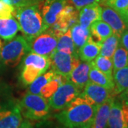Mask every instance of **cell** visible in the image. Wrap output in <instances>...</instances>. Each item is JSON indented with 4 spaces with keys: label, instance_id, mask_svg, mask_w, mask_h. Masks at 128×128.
<instances>
[{
    "label": "cell",
    "instance_id": "d6a6232c",
    "mask_svg": "<svg viewBox=\"0 0 128 128\" xmlns=\"http://www.w3.org/2000/svg\"><path fill=\"white\" fill-rule=\"evenodd\" d=\"M101 0H71L73 6L77 10H80L89 5L99 4Z\"/></svg>",
    "mask_w": 128,
    "mask_h": 128
},
{
    "label": "cell",
    "instance_id": "9c48e42d",
    "mask_svg": "<svg viewBox=\"0 0 128 128\" xmlns=\"http://www.w3.org/2000/svg\"><path fill=\"white\" fill-rule=\"evenodd\" d=\"M78 13L76 7L68 4L60 12L56 23L49 28H50V31L58 38L70 29L74 24L78 23Z\"/></svg>",
    "mask_w": 128,
    "mask_h": 128
},
{
    "label": "cell",
    "instance_id": "5bb4252c",
    "mask_svg": "<svg viewBox=\"0 0 128 128\" xmlns=\"http://www.w3.org/2000/svg\"><path fill=\"white\" fill-rule=\"evenodd\" d=\"M107 128H128L122 109V104L118 99H115L110 108Z\"/></svg>",
    "mask_w": 128,
    "mask_h": 128
},
{
    "label": "cell",
    "instance_id": "74e56055",
    "mask_svg": "<svg viewBox=\"0 0 128 128\" xmlns=\"http://www.w3.org/2000/svg\"><path fill=\"white\" fill-rule=\"evenodd\" d=\"M2 47V41H1V39H0V49H1Z\"/></svg>",
    "mask_w": 128,
    "mask_h": 128
},
{
    "label": "cell",
    "instance_id": "2e32d148",
    "mask_svg": "<svg viewBox=\"0 0 128 128\" xmlns=\"http://www.w3.org/2000/svg\"><path fill=\"white\" fill-rule=\"evenodd\" d=\"M114 97L110 98L105 102L97 106L96 114L90 128H107L110 108Z\"/></svg>",
    "mask_w": 128,
    "mask_h": 128
},
{
    "label": "cell",
    "instance_id": "30bf717a",
    "mask_svg": "<svg viewBox=\"0 0 128 128\" xmlns=\"http://www.w3.org/2000/svg\"><path fill=\"white\" fill-rule=\"evenodd\" d=\"M80 96L96 105H100L110 98L114 97L112 90L90 81L88 82Z\"/></svg>",
    "mask_w": 128,
    "mask_h": 128
},
{
    "label": "cell",
    "instance_id": "f1b7e54d",
    "mask_svg": "<svg viewBox=\"0 0 128 128\" xmlns=\"http://www.w3.org/2000/svg\"><path fill=\"white\" fill-rule=\"evenodd\" d=\"M44 73L32 66H22L21 80L26 86H29Z\"/></svg>",
    "mask_w": 128,
    "mask_h": 128
},
{
    "label": "cell",
    "instance_id": "d4e9b609",
    "mask_svg": "<svg viewBox=\"0 0 128 128\" xmlns=\"http://www.w3.org/2000/svg\"><path fill=\"white\" fill-rule=\"evenodd\" d=\"M56 50L64 52L66 54H77L71 36L70 29L68 30L58 38V43Z\"/></svg>",
    "mask_w": 128,
    "mask_h": 128
},
{
    "label": "cell",
    "instance_id": "ac0fdd59",
    "mask_svg": "<svg viewBox=\"0 0 128 128\" xmlns=\"http://www.w3.org/2000/svg\"><path fill=\"white\" fill-rule=\"evenodd\" d=\"M19 31V24L13 16L9 18H0V37L4 40L13 39Z\"/></svg>",
    "mask_w": 128,
    "mask_h": 128
},
{
    "label": "cell",
    "instance_id": "f35d334b",
    "mask_svg": "<svg viewBox=\"0 0 128 128\" xmlns=\"http://www.w3.org/2000/svg\"><path fill=\"white\" fill-rule=\"evenodd\" d=\"M2 61V58H1V50H0V63Z\"/></svg>",
    "mask_w": 128,
    "mask_h": 128
},
{
    "label": "cell",
    "instance_id": "7c38bea8",
    "mask_svg": "<svg viewBox=\"0 0 128 128\" xmlns=\"http://www.w3.org/2000/svg\"><path fill=\"white\" fill-rule=\"evenodd\" d=\"M100 19L108 24L112 29L113 33L118 35L120 38L128 29L120 14L109 6H105L102 7Z\"/></svg>",
    "mask_w": 128,
    "mask_h": 128
},
{
    "label": "cell",
    "instance_id": "8992f818",
    "mask_svg": "<svg viewBox=\"0 0 128 128\" xmlns=\"http://www.w3.org/2000/svg\"><path fill=\"white\" fill-rule=\"evenodd\" d=\"M49 58L51 70L54 73L67 78L80 62L77 54H66L58 50H55Z\"/></svg>",
    "mask_w": 128,
    "mask_h": 128
},
{
    "label": "cell",
    "instance_id": "484cf974",
    "mask_svg": "<svg viewBox=\"0 0 128 128\" xmlns=\"http://www.w3.org/2000/svg\"><path fill=\"white\" fill-rule=\"evenodd\" d=\"M91 64L108 78L113 80V64L112 58L99 55L94 60L91 61Z\"/></svg>",
    "mask_w": 128,
    "mask_h": 128
},
{
    "label": "cell",
    "instance_id": "3957f363",
    "mask_svg": "<svg viewBox=\"0 0 128 128\" xmlns=\"http://www.w3.org/2000/svg\"><path fill=\"white\" fill-rule=\"evenodd\" d=\"M18 104L22 114L26 119L41 120L47 118L50 113L48 99L40 95L28 92Z\"/></svg>",
    "mask_w": 128,
    "mask_h": 128
},
{
    "label": "cell",
    "instance_id": "603a6c76",
    "mask_svg": "<svg viewBox=\"0 0 128 128\" xmlns=\"http://www.w3.org/2000/svg\"><path fill=\"white\" fill-rule=\"evenodd\" d=\"M113 82L114 84L113 96L120 94L128 88V66L113 72Z\"/></svg>",
    "mask_w": 128,
    "mask_h": 128
},
{
    "label": "cell",
    "instance_id": "52a82bcc",
    "mask_svg": "<svg viewBox=\"0 0 128 128\" xmlns=\"http://www.w3.org/2000/svg\"><path fill=\"white\" fill-rule=\"evenodd\" d=\"M58 37L50 30H46L29 43L30 52L50 57L56 49Z\"/></svg>",
    "mask_w": 128,
    "mask_h": 128
},
{
    "label": "cell",
    "instance_id": "7402d4cb",
    "mask_svg": "<svg viewBox=\"0 0 128 128\" xmlns=\"http://www.w3.org/2000/svg\"><path fill=\"white\" fill-rule=\"evenodd\" d=\"M70 32L74 46L78 54V50L86 44L88 38L90 36V29L82 28L79 24L76 23L70 28Z\"/></svg>",
    "mask_w": 128,
    "mask_h": 128
},
{
    "label": "cell",
    "instance_id": "1f68e13d",
    "mask_svg": "<svg viewBox=\"0 0 128 128\" xmlns=\"http://www.w3.org/2000/svg\"><path fill=\"white\" fill-rule=\"evenodd\" d=\"M15 8L3 0H0V18H9L13 16Z\"/></svg>",
    "mask_w": 128,
    "mask_h": 128
},
{
    "label": "cell",
    "instance_id": "4fadbf2b",
    "mask_svg": "<svg viewBox=\"0 0 128 128\" xmlns=\"http://www.w3.org/2000/svg\"><path fill=\"white\" fill-rule=\"evenodd\" d=\"M78 23L85 28H90L92 24L100 20L102 6L99 4L85 6L79 10Z\"/></svg>",
    "mask_w": 128,
    "mask_h": 128
},
{
    "label": "cell",
    "instance_id": "836d02e7",
    "mask_svg": "<svg viewBox=\"0 0 128 128\" xmlns=\"http://www.w3.org/2000/svg\"><path fill=\"white\" fill-rule=\"evenodd\" d=\"M120 45H121L128 51V29L121 35L120 39Z\"/></svg>",
    "mask_w": 128,
    "mask_h": 128
},
{
    "label": "cell",
    "instance_id": "6da1fadb",
    "mask_svg": "<svg viewBox=\"0 0 128 128\" xmlns=\"http://www.w3.org/2000/svg\"><path fill=\"white\" fill-rule=\"evenodd\" d=\"M97 106L79 96L56 117L67 128H90Z\"/></svg>",
    "mask_w": 128,
    "mask_h": 128
},
{
    "label": "cell",
    "instance_id": "5b68a950",
    "mask_svg": "<svg viewBox=\"0 0 128 128\" xmlns=\"http://www.w3.org/2000/svg\"><path fill=\"white\" fill-rule=\"evenodd\" d=\"M81 90L69 80L60 85L48 99V103L54 110H62L80 96Z\"/></svg>",
    "mask_w": 128,
    "mask_h": 128
},
{
    "label": "cell",
    "instance_id": "ffe728a7",
    "mask_svg": "<svg viewBox=\"0 0 128 128\" xmlns=\"http://www.w3.org/2000/svg\"><path fill=\"white\" fill-rule=\"evenodd\" d=\"M22 66H32L45 73L50 67V59L48 56L30 53L24 59Z\"/></svg>",
    "mask_w": 128,
    "mask_h": 128
},
{
    "label": "cell",
    "instance_id": "277c9868",
    "mask_svg": "<svg viewBox=\"0 0 128 128\" xmlns=\"http://www.w3.org/2000/svg\"><path fill=\"white\" fill-rule=\"evenodd\" d=\"M30 52V45L22 36H18L6 44L1 50L2 62L6 66H17L24 56Z\"/></svg>",
    "mask_w": 128,
    "mask_h": 128
},
{
    "label": "cell",
    "instance_id": "f546056e",
    "mask_svg": "<svg viewBox=\"0 0 128 128\" xmlns=\"http://www.w3.org/2000/svg\"><path fill=\"white\" fill-rule=\"evenodd\" d=\"M103 4L115 10L120 15L123 14L128 8V0H105Z\"/></svg>",
    "mask_w": 128,
    "mask_h": 128
},
{
    "label": "cell",
    "instance_id": "83f0119b",
    "mask_svg": "<svg viewBox=\"0 0 128 128\" xmlns=\"http://www.w3.org/2000/svg\"><path fill=\"white\" fill-rule=\"evenodd\" d=\"M113 64V72L128 66V51L119 45L112 57Z\"/></svg>",
    "mask_w": 128,
    "mask_h": 128
},
{
    "label": "cell",
    "instance_id": "4316f807",
    "mask_svg": "<svg viewBox=\"0 0 128 128\" xmlns=\"http://www.w3.org/2000/svg\"><path fill=\"white\" fill-rule=\"evenodd\" d=\"M55 76L54 72L50 70L49 71H46V73L41 75L34 82L29 85L28 88V92H31L36 95H40L41 90L46 84L50 81Z\"/></svg>",
    "mask_w": 128,
    "mask_h": 128
},
{
    "label": "cell",
    "instance_id": "4dcf8cb0",
    "mask_svg": "<svg viewBox=\"0 0 128 128\" xmlns=\"http://www.w3.org/2000/svg\"><path fill=\"white\" fill-rule=\"evenodd\" d=\"M7 4L13 6L14 8L25 7L34 5H38L44 0H3Z\"/></svg>",
    "mask_w": 128,
    "mask_h": 128
},
{
    "label": "cell",
    "instance_id": "e575fe53",
    "mask_svg": "<svg viewBox=\"0 0 128 128\" xmlns=\"http://www.w3.org/2000/svg\"><path fill=\"white\" fill-rule=\"evenodd\" d=\"M119 95L120 96L118 100L121 102L122 104L128 107V88L126 89L125 90H124L123 92H122Z\"/></svg>",
    "mask_w": 128,
    "mask_h": 128
},
{
    "label": "cell",
    "instance_id": "cb8c5ba5",
    "mask_svg": "<svg viewBox=\"0 0 128 128\" xmlns=\"http://www.w3.org/2000/svg\"><path fill=\"white\" fill-rule=\"evenodd\" d=\"M120 38L114 33L108 37L101 43L100 55L112 58L114 51L120 45Z\"/></svg>",
    "mask_w": 128,
    "mask_h": 128
},
{
    "label": "cell",
    "instance_id": "d6986e66",
    "mask_svg": "<svg viewBox=\"0 0 128 128\" xmlns=\"http://www.w3.org/2000/svg\"><path fill=\"white\" fill-rule=\"evenodd\" d=\"M89 29L92 38L100 44L113 34V31L110 26L101 19L93 22Z\"/></svg>",
    "mask_w": 128,
    "mask_h": 128
},
{
    "label": "cell",
    "instance_id": "8fae6325",
    "mask_svg": "<svg viewBox=\"0 0 128 128\" xmlns=\"http://www.w3.org/2000/svg\"><path fill=\"white\" fill-rule=\"evenodd\" d=\"M67 4L68 0H46L42 8V16L48 28L56 23L60 12Z\"/></svg>",
    "mask_w": 128,
    "mask_h": 128
},
{
    "label": "cell",
    "instance_id": "8d00e7d4",
    "mask_svg": "<svg viewBox=\"0 0 128 128\" xmlns=\"http://www.w3.org/2000/svg\"><path fill=\"white\" fill-rule=\"evenodd\" d=\"M120 16H122V19L124 20V23L126 24L127 28L128 29V9L126 10V12H125L123 14L120 15Z\"/></svg>",
    "mask_w": 128,
    "mask_h": 128
},
{
    "label": "cell",
    "instance_id": "7a4b0ae2",
    "mask_svg": "<svg viewBox=\"0 0 128 128\" xmlns=\"http://www.w3.org/2000/svg\"><path fill=\"white\" fill-rule=\"evenodd\" d=\"M38 6L39 4L16 8L14 12V14L19 24L20 31L28 43L48 29V26L44 21Z\"/></svg>",
    "mask_w": 128,
    "mask_h": 128
},
{
    "label": "cell",
    "instance_id": "d590c367",
    "mask_svg": "<svg viewBox=\"0 0 128 128\" xmlns=\"http://www.w3.org/2000/svg\"><path fill=\"white\" fill-rule=\"evenodd\" d=\"M18 128H33V124L27 120L24 121V122L22 121V122L20 124Z\"/></svg>",
    "mask_w": 128,
    "mask_h": 128
},
{
    "label": "cell",
    "instance_id": "ba28073f",
    "mask_svg": "<svg viewBox=\"0 0 128 128\" xmlns=\"http://www.w3.org/2000/svg\"><path fill=\"white\" fill-rule=\"evenodd\" d=\"M22 121L18 103L10 102L0 105V128H18Z\"/></svg>",
    "mask_w": 128,
    "mask_h": 128
},
{
    "label": "cell",
    "instance_id": "9a60e30c",
    "mask_svg": "<svg viewBox=\"0 0 128 128\" xmlns=\"http://www.w3.org/2000/svg\"><path fill=\"white\" fill-rule=\"evenodd\" d=\"M90 68V64L88 62H80L78 66L72 71L69 76L68 79L79 88L82 90L85 86L90 81L89 80V71Z\"/></svg>",
    "mask_w": 128,
    "mask_h": 128
},
{
    "label": "cell",
    "instance_id": "e0dca14e",
    "mask_svg": "<svg viewBox=\"0 0 128 128\" xmlns=\"http://www.w3.org/2000/svg\"><path fill=\"white\" fill-rule=\"evenodd\" d=\"M100 43L96 42L90 36L86 44L78 50V58L83 62L90 63L100 55Z\"/></svg>",
    "mask_w": 128,
    "mask_h": 128
},
{
    "label": "cell",
    "instance_id": "44dd1931",
    "mask_svg": "<svg viewBox=\"0 0 128 128\" xmlns=\"http://www.w3.org/2000/svg\"><path fill=\"white\" fill-rule=\"evenodd\" d=\"M90 68L89 71V80L92 82H94L96 84H98L99 86H101L102 87L105 88L110 90H114V84L113 80L108 78L105 74L102 73L100 70L97 69L90 62Z\"/></svg>",
    "mask_w": 128,
    "mask_h": 128
}]
</instances>
